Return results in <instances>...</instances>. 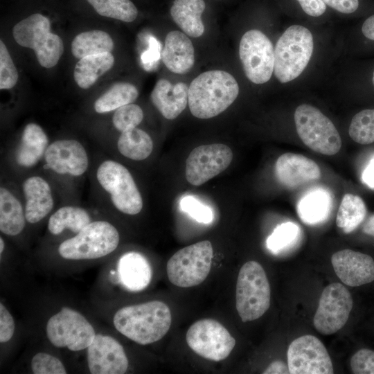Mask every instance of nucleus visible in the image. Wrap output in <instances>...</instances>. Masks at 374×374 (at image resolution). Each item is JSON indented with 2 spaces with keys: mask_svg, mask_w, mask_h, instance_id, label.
Wrapping results in <instances>:
<instances>
[{
  "mask_svg": "<svg viewBox=\"0 0 374 374\" xmlns=\"http://www.w3.org/2000/svg\"><path fill=\"white\" fill-rule=\"evenodd\" d=\"M188 87L182 82L172 84L166 79L159 80L151 93L154 106L166 118H176L188 104Z\"/></svg>",
  "mask_w": 374,
  "mask_h": 374,
  "instance_id": "obj_21",
  "label": "nucleus"
},
{
  "mask_svg": "<svg viewBox=\"0 0 374 374\" xmlns=\"http://www.w3.org/2000/svg\"><path fill=\"white\" fill-rule=\"evenodd\" d=\"M271 289L265 271L256 261L245 262L239 271L235 307L243 322L256 320L269 309Z\"/></svg>",
  "mask_w": 374,
  "mask_h": 374,
  "instance_id": "obj_4",
  "label": "nucleus"
},
{
  "mask_svg": "<svg viewBox=\"0 0 374 374\" xmlns=\"http://www.w3.org/2000/svg\"><path fill=\"white\" fill-rule=\"evenodd\" d=\"M101 16L125 22L134 21L138 10L130 0H87Z\"/></svg>",
  "mask_w": 374,
  "mask_h": 374,
  "instance_id": "obj_34",
  "label": "nucleus"
},
{
  "mask_svg": "<svg viewBox=\"0 0 374 374\" xmlns=\"http://www.w3.org/2000/svg\"><path fill=\"white\" fill-rule=\"evenodd\" d=\"M314 49L312 33L301 25L288 27L274 48V73L281 83L299 77L308 66Z\"/></svg>",
  "mask_w": 374,
  "mask_h": 374,
  "instance_id": "obj_3",
  "label": "nucleus"
},
{
  "mask_svg": "<svg viewBox=\"0 0 374 374\" xmlns=\"http://www.w3.org/2000/svg\"><path fill=\"white\" fill-rule=\"evenodd\" d=\"M138 96V89L134 84L125 82H116L96 100L94 109L99 114L114 111L134 103Z\"/></svg>",
  "mask_w": 374,
  "mask_h": 374,
  "instance_id": "obj_33",
  "label": "nucleus"
},
{
  "mask_svg": "<svg viewBox=\"0 0 374 374\" xmlns=\"http://www.w3.org/2000/svg\"><path fill=\"white\" fill-rule=\"evenodd\" d=\"M4 249V242L2 239V238H0V253H2Z\"/></svg>",
  "mask_w": 374,
  "mask_h": 374,
  "instance_id": "obj_51",
  "label": "nucleus"
},
{
  "mask_svg": "<svg viewBox=\"0 0 374 374\" xmlns=\"http://www.w3.org/2000/svg\"><path fill=\"white\" fill-rule=\"evenodd\" d=\"M332 207L330 194L322 188L313 190L305 195L297 204V213L307 224H317L325 221Z\"/></svg>",
  "mask_w": 374,
  "mask_h": 374,
  "instance_id": "obj_27",
  "label": "nucleus"
},
{
  "mask_svg": "<svg viewBox=\"0 0 374 374\" xmlns=\"http://www.w3.org/2000/svg\"><path fill=\"white\" fill-rule=\"evenodd\" d=\"M19 78L17 70L12 57L2 40L0 41V89H9L17 84Z\"/></svg>",
  "mask_w": 374,
  "mask_h": 374,
  "instance_id": "obj_38",
  "label": "nucleus"
},
{
  "mask_svg": "<svg viewBox=\"0 0 374 374\" xmlns=\"http://www.w3.org/2000/svg\"><path fill=\"white\" fill-rule=\"evenodd\" d=\"M233 159L231 149L222 143L203 145L192 150L186 161V178L200 186L225 170Z\"/></svg>",
  "mask_w": 374,
  "mask_h": 374,
  "instance_id": "obj_15",
  "label": "nucleus"
},
{
  "mask_svg": "<svg viewBox=\"0 0 374 374\" xmlns=\"http://www.w3.org/2000/svg\"><path fill=\"white\" fill-rule=\"evenodd\" d=\"M350 368L355 374H374V351L363 348L350 359Z\"/></svg>",
  "mask_w": 374,
  "mask_h": 374,
  "instance_id": "obj_41",
  "label": "nucleus"
},
{
  "mask_svg": "<svg viewBox=\"0 0 374 374\" xmlns=\"http://www.w3.org/2000/svg\"><path fill=\"white\" fill-rule=\"evenodd\" d=\"M12 35L18 44L34 50L38 62L44 68L55 66L63 54L62 39L51 32L50 20L42 14H33L18 22Z\"/></svg>",
  "mask_w": 374,
  "mask_h": 374,
  "instance_id": "obj_5",
  "label": "nucleus"
},
{
  "mask_svg": "<svg viewBox=\"0 0 374 374\" xmlns=\"http://www.w3.org/2000/svg\"><path fill=\"white\" fill-rule=\"evenodd\" d=\"M121 283L128 290L138 292L148 286L152 279V268L141 253L130 251L123 254L118 263Z\"/></svg>",
  "mask_w": 374,
  "mask_h": 374,
  "instance_id": "obj_23",
  "label": "nucleus"
},
{
  "mask_svg": "<svg viewBox=\"0 0 374 374\" xmlns=\"http://www.w3.org/2000/svg\"><path fill=\"white\" fill-rule=\"evenodd\" d=\"M238 93L239 85L231 74L222 70L207 71L188 87L189 109L196 118H211L225 111Z\"/></svg>",
  "mask_w": 374,
  "mask_h": 374,
  "instance_id": "obj_1",
  "label": "nucleus"
},
{
  "mask_svg": "<svg viewBox=\"0 0 374 374\" xmlns=\"http://www.w3.org/2000/svg\"><path fill=\"white\" fill-rule=\"evenodd\" d=\"M331 262L337 276L348 286L358 287L374 280V260L367 254L344 249L332 256Z\"/></svg>",
  "mask_w": 374,
  "mask_h": 374,
  "instance_id": "obj_18",
  "label": "nucleus"
},
{
  "mask_svg": "<svg viewBox=\"0 0 374 374\" xmlns=\"http://www.w3.org/2000/svg\"><path fill=\"white\" fill-rule=\"evenodd\" d=\"M205 8L204 0H175L170 12L173 21L186 35L199 37L204 33L201 17Z\"/></svg>",
  "mask_w": 374,
  "mask_h": 374,
  "instance_id": "obj_25",
  "label": "nucleus"
},
{
  "mask_svg": "<svg viewBox=\"0 0 374 374\" xmlns=\"http://www.w3.org/2000/svg\"><path fill=\"white\" fill-rule=\"evenodd\" d=\"M362 181L369 188H374V156L362 173Z\"/></svg>",
  "mask_w": 374,
  "mask_h": 374,
  "instance_id": "obj_48",
  "label": "nucleus"
},
{
  "mask_svg": "<svg viewBox=\"0 0 374 374\" xmlns=\"http://www.w3.org/2000/svg\"><path fill=\"white\" fill-rule=\"evenodd\" d=\"M179 206L182 211L199 223L209 224L213 220V212L211 208L194 196L187 195L182 197Z\"/></svg>",
  "mask_w": 374,
  "mask_h": 374,
  "instance_id": "obj_39",
  "label": "nucleus"
},
{
  "mask_svg": "<svg viewBox=\"0 0 374 374\" xmlns=\"http://www.w3.org/2000/svg\"><path fill=\"white\" fill-rule=\"evenodd\" d=\"M90 222V216L84 208L65 206L60 208L50 217L48 229L53 235H58L66 229L78 233Z\"/></svg>",
  "mask_w": 374,
  "mask_h": 374,
  "instance_id": "obj_31",
  "label": "nucleus"
},
{
  "mask_svg": "<svg viewBox=\"0 0 374 374\" xmlns=\"http://www.w3.org/2000/svg\"><path fill=\"white\" fill-rule=\"evenodd\" d=\"M287 365L292 374H331L333 366L323 344L313 335H303L289 346Z\"/></svg>",
  "mask_w": 374,
  "mask_h": 374,
  "instance_id": "obj_14",
  "label": "nucleus"
},
{
  "mask_svg": "<svg viewBox=\"0 0 374 374\" xmlns=\"http://www.w3.org/2000/svg\"><path fill=\"white\" fill-rule=\"evenodd\" d=\"M161 57L168 70L177 74H185L195 63V50L187 35L179 30L169 32L165 39Z\"/></svg>",
  "mask_w": 374,
  "mask_h": 374,
  "instance_id": "obj_20",
  "label": "nucleus"
},
{
  "mask_svg": "<svg viewBox=\"0 0 374 374\" xmlns=\"http://www.w3.org/2000/svg\"><path fill=\"white\" fill-rule=\"evenodd\" d=\"M31 369L35 374H66V371L60 360L55 357L39 353L31 360Z\"/></svg>",
  "mask_w": 374,
  "mask_h": 374,
  "instance_id": "obj_40",
  "label": "nucleus"
},
{
  "mask_svg": "<svg viewBox=\"0 0 374 374\" xmlns=\"http://www.w3.org/2000/svg\"><path fill=\"white\" fill-rule=\"evenodd\" d=\"M118 150L124 157L141 161L147 159L152 152L153 141L145 131L132 128L122 132L117 142Z\"/></svg>",
  "mask_w": 374,
  "mask_h": 374,
  "instance_id": "obj_30",
  "label": "nucleus"
},
{
  "mask_svg": "<svg viewBox=\"0 0 374 374\" xmlns=\"http://www.w3.org/2000/svg\"><path fill=\"white\" fill-rule=\"evenodd\" d=\"M366 206L358 195L346 193L343 197L337 214V226L345 233L355 230L364 221Z\"/></svg>",
  "mask_w": 374,
  "mask_h": 374,
  "instance_id": "obj_32",
  "label": "nucleus"
},
{
  "mask_svg": "<svg viewBox=\"0 0 374 374\" xmlns=\"http://www.w3.org/2000/svg\"><path fill=\"white\" fill-rule=\"evenodd\" d=\"M143 112L138 105L130 103L115 110L112 122L121 132L136 127L143 121Z\"/></svg>",
  "mask_w": 374,
  "mask_h": 374,
  "instance_id": "obj_37",
  "label": "nucleus"
},
{
  "mask_svg": "<svg viewBox=\"0 0 374 374\" xmlns=\"http://www.w3.org/2000/svg\"><path fill=\"white\" fill-rule=\"evenodd\" d=\"M348 134L356 143L367 145L374 143V108L365 109L351 119Z\"/></svg>",
  "mask_w": 374,
  "mask_h": 374,
  "instance_id": "obj_35",
  "label": "nucleus"
},
{
  "mask_svg": "<svg viewBox=\"0 0 374 374\" xmlns=\"http://www.w3.org/2000/svg\"><path fill=\"white\" fill-rule=\"evenodd\" d=\"M26 220L35 224L44 218L53 209L54 201L48 183L42 177L33 176L23 183Z\"/></svg>",
  "mask_w": 374,
  "mask_h": 374,
  "instance_id": "obj_22",
  "label": "nucleus"
},
{
  "mask_svg": "<svg viewBox=\"0 0 374 374\" xmlns=\"http://www.w3.org/2000/svg\"><path fill=\"white\" fill-rule=\"evenodd\" d=\"M149 49L141 55V60L144 65L151 64L158 60L159 57V44L154 37H150Z\"/></svg>",
  "mask_w": 374,
  "mask_h": 374,
  "instance_id": "obj_45",
  "label": "nucleus"
},
{
  "mask_svg": "<svg viewBox=\"0 0 374 374\" xmlns=\"http://www.w3.org/2000/svg\"><path fill=\"white\" fill-rule=\"evenodd\" d=\"M362 231L367 235L374 236V215L369 217L364 224Z\"/></svg>",
  "mask_w": 374,
  "mask_h": 374,
  "instance_id": "obj_49",
  "label": "nucleus"
},
{
  "mask_svg": "<svg viewBox=\"0 0 374 374\" xmlns=\"http://www.w3.org/2000/svg\"><path fill=\"white\" fill-rule=\"evenodd\" d=\"M213 256L212 244L208 240L179 249L167 262V275L170 282L184 288L199 285L210 272Z\"/></svg>",
  "mask_w": 374,
  "mask_h": 374,
  "instance_id": "obj_8",
  "label": "nucleus"
},
{
  "mask_svg": "<svg viewBox=\"0 0 374 374\" xmlns=\"http://www.w3.org/2000/svg\"><path fill=\"white\" fill-rule=\"evenodd\" d=\"M239 56L247 78L257 84L268 82L274 73V48L262 32L247 31L239 45Z\"/></svg>",
  "mask_w": 374,
  "mask_h": 374,
  "instance_id": "obj_11",
  "label": "nucleus"
},
{
  "mask_svg": "<svg viewBox=\"0 0 374 374\" xmlns=\"http://www.w3.org/2000/svg\"><path fill=\"white\" fill-rule=\"evenodd\" d=\"M44 159L46 166L60 175H82L89 159L83 145L74 139L57 140L48 145Z\"/></svg>",
  "mask_w": 374,
  "mask_h": 374,
  "instance_id": "obj_17",
  "label": "nucleus"
},
{
  "mask_svg": "<svg viewBox=\"0 0 374 374\" xmlns=\"http://www.w3.org/2000/svg\"><path fill=\"white\" fill-rule=\"evenodd\" d=\"M326 5L344 14L356 12L361 6L360 0H322Z\"/></svg>",
  "mask_w": 374,
  "mask_h": 374,
  "instance_id": "obj_43",
  "label": "nucleus"
},
{
  "mask_svg": "<svg viewBox=\"0 0 374 374\" xmlns=\"http://www.w3.org/2000/svg\"><path fill=\"white\" fill-rule=\"evenodd\" d=\"M25 211L18 199L7 188H0V230L8 235H17L25 226Z\"/></svg>",
  "mask_w": 374,
  "mask_h": 374,
  "instance_id": "obj_28",
  "label": "nucleus"
},
{
  "mask_svg": "<svg viewBox=\"0 0 374 374\" xmlns=\"http://www.w3.org/2000/svg\"><path fill=\"white\" fill-rule=\"evenodd\" d=\"M114 64L111 53H104L84 57L75 64L74 80L82 89L90 88L100 76L108 71Z\"/></svg>",
  "mask_w": 374,
  "mask_h": 374,
  "instance_id": "obj_26",
  "label": "nucleus"
},
{
  "mask_svg": "<svg viewBox=\"0 0 374 374\" xmlns=\"http://www.w3.org/2000/svg\"><path fill=\"white\" fill-rule=\"evenodd\" d=\"M171 321L170 308L160 301L123 307L113 319L119 332L141 345L162 339L169 330Z\"/></svg>",
  "mask_w": 374,
  "mask_h": 374,
  "instance_id": "obj_2",
  "label": "nucleus"
},
{
  "mask_svg": "<svg viewBox=\"0 0 374 374\" xmlns=\"http://www.w3.org/2000/svg\"><path fill=\"white\" fill-rule=\"evenodd\" d=\"M264 374H288V365L281 360L272 362L263 371Z\"/></svg>",
  "mask_w": 374,
  "mask_h": 374,
  "instance_id": "obj_47",
  "label": "nucleus"
},
{
  "mask_svg": "<svg viewBox=\"0 0 374 374\" xmlns=\"http://www.w3.org/2000/svg\"><path fill=\"white\" fill-rule=\"evenodd\" d=\"M276 178L289 188H296L321 178V169L307 157L291 152L280 155L275 164Z\"/></svg>",
  "mask_w": 374,
  "mask_h": 374,
  "instance_id": "obj_19",
  "label": "nucleus"
},
{
  "mask_svg": "<svg viewBox=\"0 0 374 374\" xmlns=\"http://www.w3.org/2000/svg\"><path fill=\"white\" fill-rule=\"evenodd\" d=\"M299 227L292 222L283 223L275 228L266 240L267 248L274 254L285 250L296 240Z\"/></svg>",
  "mask_w": 374,
  "mask_h": 374,
  "instance_id": "obj_36",
  "label": "nucleus"
},
{
  "mask_svg": "<svg viewBox=\"0 0 374 374\" xmlns=\"http://www.w3.org/2000/svg\"><path fill=\"white\" fill-rule=\"evenodd\" d=\"M353 301L348 289L333 283L323 290L314 317L316 330L322 335H332L346 323L353 308Z\"/></svg>",
  "mask_w": 374,
  "mask_h": 374,
  "instance_id": "obj_13",
  "label": "nucleus"
},
{
  "mask_svg": "<svg viewBox=\"0 0 374 374\" xmlns=\"http://www.w3.org/2000/svg\"><path fill=\"white\" fill-rule=\"evenodd\" d=\"M46 330L53 346L72 351L87 348L96 336L93 326L84 316L65 307L48 319Z\"/></svg>",
  "mask_w": 374,
  "mask_h": 374,
  "instance_id": "obj_10",
  "label": "nucleus"
},
{
  "mask_svg": "<svg viewBox=\"0 0 374 374\" xmlns=\"http://www.w3.org/2000/svg\"><path fill=\"white\" fill-rule=\"evenodd\" d=\"M87 362L92 374H123L128 359L122 345L114 338L96 335L87 347Z\"/></svg>",
  "mask_w": 374,
  "mask_h": 374,
  "instance_id": "obj_16",
  "label": "nucleus"
},
{
  "mask_svg": "<svg viewBox=\"0 0 374 374\" xmlns=\"http://www.w3.org/2000/svg\"><path fill=\"white\" fill-rule=\"evenodd\" d=\"M96 177L119 211L127 215L140 213L143 208L141 195L131 173L124 166L106 160L98 166Z\"/></svg>",
  "mask_w": 374,
  "mask_h": 374,
  "instance_id": "obj_9",
  "label": "nucleus"
},
{
  "mask_svg": "<svg viewBox=\"0 0 374 374\" xmlns=\"http://www.w3.org/2000/svg\"><path fill=\"white\" fill-rule=\"evenodd\" d=\"M48 139L44 130L37 124H27L16 150L15 160L19 166L31 168L44 156Z\"/></svg>",
  "mask_w": 374,
  "mask_h": 374,
  "instance_id": "obj_24",
  "label": "nucleus"
},
{
  "mask_svg": "<svg viewBox=\"0 0 374 374\" xmlns=\"http://www.w3.org/2000/svg\"><path fill=\"white\" fill-rule=\"evenodd\" d=\"M294 119L297 134L307 147L324 155L339 152L341 136L331 120L318 108L301 104L296 109Z\"/></svg>",
  "mask_w": 374,
  "mask_h": 374,
  "instance_id": "obj_7",
  "label": "nucleus"
},
{
  "mask_svg": "<svg viewBox=\"0 0 374 374\" xmlns=\"http://www.w3.org/2000/svg\"><path fill=\"white\" fill-rule=\"evenodd\" d=\"M15 331L13 318L6 307L0 303V342L8 341Z\"/></svg>",
  "mask_w": 374,
  "mask_h": 374,
  "instance_id": "obj_42",
  "label": "nucleus"
},
{
  "mask_svg": "<svg viewBox=\"0 0 374 374\" xmlns=\"http://www.w3.org/2000/svg\"><path fill=\"white\" fill-rule=\"evenodd\" d=\"M370 73H369V87H372V89L374 90V66L372 69H370Z\"/></svg>",
  "mask_w": 374,
  "mask_h": 374,
  "instance_id": "obj_50",
  "label": "nucleus"
},
{
  "mask_svg": "<svg viewBox=\"0 0 374 374\" xmlns=\"http://www.w3.org/2000/svg\"><path fill=\"white\" fill-rule=\"evenodd\" d=\"M114 42L110 35L100 30L82 32L77 35L71 43V53L78 59L89 55L111 53Z\"/></svg>",
  "mask_w": 374,
  "mask_h": 374,
  "instance_id": "obj_29",
  "label": "nucleus"
},
{
  "mask_svg": "<svg viewBox=\"0 0 374 374\" xmlns=\"http://www.w3.org/2000/svg\"><path fill=\"white\" fill-rule=\"evenodd\" d=\"M188 346L198 355L211 361L226 359L235 345V339L219 321L204 319L195 322L186 335Z\"/></svg>",
  "mask_w": 374,
  "mask_h": 374,
  "instance_id": "obj_12",
  "label": "nucleus"
},
{
  "mask_svg": "<svg viewBox=\"0 0 374 374\" xmlns=\"http://www.w3.org/2000/svg\"><path fill=\"white\" fill-rule=\"evenodd\" d=\"M119 240V233L115 226L106 221H95L74 237L62 242L58 251L65 259H96L114 251Z\"/></svg>",
  "mask_w": 374,
  "mask_h": 374,
  "instance_id": "obj_6",
  "label": "nucleus"
},
{
  "mask_svg": "<svg viewBox=\"0 0 374 374\" xmlns=\"http://www.w3.org/2000/svg\"><path fill=\"white\" fill-rule=\"evenodd\" d=\"M302 10L312 17H319L326 10V5L322 0H296Z\"/></svg>",
  "mask_w": 374,
  "mask_h": 374,
  "instance_id": "obj_44",
  "label": "nucleus"
},
{
  "mask_svg": "<svg viewBox=\"0 0 374 374\" xmlns=\"http://www.w3.org/2000/svg\"><path fill=\"white\" fill-rule=\"evenodd\" d=\"M360 33L364 40L374 43V13L367 17L362 22Z\"/></svg>",
  "mask_w": 374,
  "mask_h": 374,
  "instance_id": "obj_46",
  "label": "nucleus"
}]
</instances>
